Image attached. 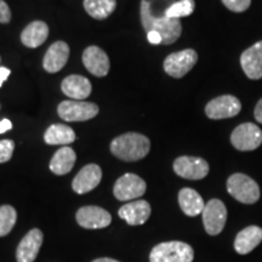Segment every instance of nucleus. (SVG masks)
Returning a JSON list of instances; mask_svg holds the SVG:
<instances>
[{"label":"nucleus","mask_w":262,"mask_h":262,"mask_svg":"<svg viewBox=\"0 0 262 262\" xmlns=\"http://www.w3.org/2000/svg\"><path fill=\"white\" fill-rule=\"evenodd\" d=\"M42 241H44V235L40 229H31L19 242L17 250H16L17 262H34L41 248Z\"/></svg>","instance_id":"nucleus-13"},{"label":"nucleus","mask_w":262,"mask_h":262,"mask_svg":"<svg viewBox=\"0 0 262 262\" xmlns=\"http://www.w3.org/2000/svg\"><path fill=\"white\" fill-rule=\"evenodd\" d=\"M196 61H198V54L193 49L173 52L164 61V71L170 77L180 79L194 67Z\"/></svg>","instance_id":"nucleus-6"},{"label":"nucleus","mask_w":262,"mask_h":262,"mask_svg":"<svg viewBox=\"0 0 262 262\" xmlns=\"http://www.w3.org/2000/svg\"><path fill=\"white\" fill-rule=\"evenodd\" d=\"M49 27L45 22L34 21L24 29L21 34L22 44L27 48H38L48 39Z\"/></svg>","instance_id":"nucleus-22"},{"label":"nucleus","mask_w":262,"mask_h":262,"mask_svg":"<svg viewBox=\"0 0 262 262\" xmlns=\"http://www.w3.org/2000/svg\"><path fill=\"white\" fill-rule=\"evenodd\" d=\"M203 224L205 231L210 235H217L225 228L227 221V209L220 199H211L203 210Z\"/></svg>","instance_id":"nucleus-7"},{"label":"nucleus","mask_w":262,"mask_h":262,"mask_svg":"<svg viewBox=\"0 0 262 262\" xmlns=\"http://www.w3.org/2000/svg\"><path fill=\"white\" fill-rule=\"evenodd\" d=\"M17 220V212L11 205L0 206V237L8 235Z\"/></svg>","instance_id":"nucleus-27"},{"label":"nucleus","mask_w":262,"mask_h":262,"mask_svg":"<svg viewBox=\"0 0 262 262\" xmlns=\"http://www.w3.org/2000/svg\"><path fill=\"white\" fill-rule=\"evenodd\" d=\"M12 127V123L9 119H3L0 122V134H4Z\"/></svg>","instance_id":"nucleus-34"},{"label":"nucleus","mask_w":262,"mask_h":262,"mask_svg":"<svg viewBox=\"0 0 262 262\" xmlns=\"http://www.w3.org/2000/svg\"><path fill=\"white\" fill-rule=\"evenodd\" d=\"M150 31H156L159 33L160 37L163 39V45H170L181 37L182 25L179 18L165 17L159 19V21L155 22V24L150 26L148 32Z\"/></svg>","instance_id":"nucleus-21"},{"label":"nucleus","mask_w":262,"mask_h":262,"mask_svg":"<svg viewBox=\"0 0 262 262\" xmlns=\"http://www.w3.org/2000/svg\"><path fill=\"white\" fill-rule=\"evenodd\" d=\"M146 182L135 173H125L117 180L113 193L118 201L126 202L140 198L146 193Z\"/></svg>","instance_id":"nucleus-8"},{"label":"nucleus","mask_w":262,"mask_h":262,"mask_svg":"<svg viewBox=\"0 0 262 262\" xmlns=\"http://www.w3.org/2000/svg\"><path fill=\"white\" fill-rule=\"evenodd\" d=\"M242 111V103L235 96L224 95L211 100L206 104L205 114L210 119H227L238 116Z\"/></svg>","instance_id":"nucleus-9"},{"label":"nucleus","mask_w":262,"mask_h":262,"mask_svg":"<svg viewBox=\"0 0 262 262\" xmlns=\"http://www.w3.org/2000/svg\"><path fill=\"white\" fill-rule=\"evenodd\" d=\"M152 209L148 202L146 201H135L127 203L119 209V217L123 219L127 225L139 226L143 225L148 220Z\"/></svg>","instance_id":"nucleus-18"},{"label":"nucleus","mask_w":262,"mask_h":262,"mask_svg":"<svg viewBox=\"0 0 262 262\" xmlns=\"http://www.w3.org/2000/svg\"><path fill=\"white\" fill-rule=\"evenodd\" d=\"M173 171L180 178L187 180H202L209 173V164L198 157L183 156L173 162Z\"/></svg>","instance_id":"nucleus-10"},{"label":"nucleus","mask_w":262,"mask_h":262,"mask_svg":"<svg viewBox=\"0 0 262 262\" xmlns=\"http://www.w3.org/2000/svg\"><path fill=\"white\" fill-rule=\"evenodd\" d=\"M254 116L255 119H256L258 123L262 124V98L258 100V102L256 103V107H255L254 110Z\"/></svg>","instance_id":"nucleus-33"},{"label":"nucleus","mask_w":262,"mask_h":262,"mask_svg":"<svg viewBox=\"0 0 262 262\" xmlns=\"http://www.w3.org/2000/svg\"><path fill=\"white\" fill-rule=\"evenodd\" d=\"M57 113L64 122H85L97 116L98 106L85 101H63L58 104Z\"/></svg>","instance_id":"nucleus-4"},{"label":"nucleus","mask_w":262,"mask_h":262,"mask_svg":"<svg viewBox=\"0 0 262 262\" xmlns=\"http://www.w3.org/2000/svg\"><path fill=\"white\" fill-rule=\"evenodd\" d=\"M61 89L68 97L73 98L75 101H83L90 96L93 88H91V83L88 78L83 75L73 74L64 78L61 84Z\"/></svg>","instance_id":"nucleus-19"},{"label":"nucleus","mask_w":262,"mask_h":262,"mask_svg":"<svg viewBox=\"0 0 262 262\" xmlns=\"http://www.w3.org/2000/svg\"><path fill=\"white\" fill-rule=\"evenodd\" d=\"M84 9L95 19H106L116 10V0H84Z\"/></svg>","instance_id":"nucleus-26"},{"label":"nucleus","mask_w":262,"mask_h":262,"mask_svg":"<svg viewBox=\"0 0 262 262\" xmlns=\"http://www.w3.org/2000/svg\"><path fill=\"white\" fill-rule=\"evenodd\" d=\"M15 149V143L11 140L0 141V163H6L11 159Z\"/></svg>","instance_id":"nucleus-29"},{"label":"nucleus","mask_w":262,"mask_h":262,"mask_svg":"<svg viewBox=\"0 0 262 262\" xmlns=\"http://www.w3.org/2000/svg\"><path fill=\"white\" fill-rule=\"evenodd\" d=\"M194 9V0H180V2H175L170 6L168 11H166V17L179 19L181 17H187V16L193 14Z\"/></svg>","instance_id":"nucleus-28"},{"label":"nucleus","mask_w":262,"mask_h":262,"mask_svg":"<svg viewBox=\"0 0 262 262\" xmlns=\"http://www.w3.org/2000/svg\"><path fill=\"white\" fill-rule=\"evenodd\" d=\"M179 204L182 211L192 217L202 214L205 208V203L201 194L192 188H182L179 192Z\"/></svg>","instance_id":"nucleus-23"},{"label":"nucleus","mask_w":262,"mask_h":262,"mask_svg":"<svg viewBox=\"0 0 262 262\" xmlns=\"http://www.w3.org/2000/svg\"><path fill=\"white\" fill-rule=\"evenodd\" d=\"M83 63L91 74L96 77H106L110 72V58L102 49L91 45L83 52Z\"/></svg>","instance_id":"nucleus-14"},{"label":"nucleus","mask_w":262,"mask_h":262,"mask_svg":"<svg viewBox=\"0 0 262 262\" xmlns=\"http://www.w3.org/2000/svg\"><path fill=\"white\" fill-rule=\"evenodd\" d=\"M77 222L88 229L104 228L111 225L112 216L100 206H83L77 211Z\"/></svg>","instance_id":"nucleus-11"},{"label":"nucleus","mask_w":262,"mask_h":262,"mask_svg":"<svg viewBox=\"0 0 262 262\" xmlns=\"http://www.w3.org/2000/svg\"><path fill=\"white\" fill-rule=\"evenodd\" d=\"M241 64L249 79H262V40L251 45L242 54Z\"/></svg>","instance_id":"nucleus-16"},{"label":"nucleus","mask_w":262,"mask_h":262,"mask_svg":"<svg viewBox=\"0 0 262 262\" xmlns=\"http://www.w3.org/2000/svg\"><path fill=\"white\" fill-rule=\"evenodd\" d=\"M11 72H10L9 68H5V67H0V86H2L3 83L8 79L9 75Z\"/></svg>","instance_id":"nucleus-35"},{"label":"nucleus","mask_w":262,"mask_h":262,"mask_svg":"<svg viewBox=\"0 0 262 262\" xmlns=\"http://www.w3.org/2000/svg\"><path fill=\"white\" fill-rule=\"evenodd\" d=\"M0 61H2V58H0Z\"/></svg>","instance_id":"nucleus-37"},{"label":"nucleus","mask_w":262,"mask_h":262,"mask_svg":"<svg viewBox=\"0 0 262 262\" xmlns=\"http://www.w3.org/2000/svg\"><path fill=\"white\" fill-rule=\"evenodd\" d=\"M11 19V10L4 0H0V24H9Z\"/></svg>","instance_id":"nucleus-31"},{"label":"nucleus","mask_w":262,"mask_h":262,"mask_svg":"<svg viewBox=\"0 0 262 262\" xmlns=\"http://www.w3.org/2000/svg\"><path fill=\"white\" fill-rule=\"evenodd\" d=\"M93 262H120V261H117L114 260V258H110V257H102V258H96V260H94Z\"/></svg>","instance_id":"nucleus-36"},{"label":"nucleus","mask_w":262,"mask_h":262,"mask_svg":"<svg viewBox=\"0 0 262 262\" xmlns=\"http://www.w3.org/2000/svg\"><path fill=\"white\" fill-rule=\"evenodd\" d=\"M193 248L183 242H165L156 245L149 254L150 262H192Z\"/></svg>","instance_id":"nucleus-2"},{"label":"nucleus","mask_w":262,"mask_h":262,"mask_svg":"<svg viewBox=\"0 0 262 262\" xmlns=\"http://www.w3.org/2000/svg\"><path fill=\"white\" fill-rule=\"evenodd\" d=\"M77 156L71 147L63 146L55 153L50 162V170L55 175H66L73 169Z\"/></svg>","instance_id":"nucleus-24"},{"label":"nucleus","mask_w":262,"mask_h":262,"mask_svg":"<svg viewBox=\"0 0 262 262\" xmlns=\"http://www.w3.org/2000/svg\"><path fill=\"white\" fill-rule=\"evenodd\" d=\"M227 191L235 201L243 204H254L260 199V187L245 173H233L227 180Z\"/></svg>","instance_id":"nucleus-3"},{"label":"nucleus","mask_w":262,"mask_h":262,"mask_svg":"<svg viewBox=\"0 0 262 262\" xmlns=\"http://www.w3.org/2000/svg\"><path fill=\"white\" fill-rule=\"evenodd\" d=\"M70 57V47L64 41H56L48 49L45 54L42 66L49 73H57L67 63Z\"/></svg>","instance_id":"nucleus-17"},{"label":"nucleus","mask_w":262,"mask_h":262,"mask_svg":"<svg viewBox=\"0 0 262 262\" xmlns=\"http://www.w3.org/2000/svg\"><path fill=\"white\" fill-rule=\"evenodd\" d=\"M148 137L137 133H126L111 142V152L124 162H137L149 153Z\"/></svg>","instance_id":"nucleus-1"},{"label":"nucleus","mask_w":262,"mask_h":262,"mask_svg":"<svg viewBox=\"0 0 262 262\" xmlns=\"http://www.w3.org/2000/svg\"><path fill=\"white\" fill-rule=\"evenodd\" d=\"M231 142L235 149L242 152L254 150L261 146L262 131L254 123L241 124L232 133Z\"/></svg>","instance_id":"nucleus-5"},{"label":"nucleus","mask_w":262,"mask_h":262,"mask_svg":"<svg viewBox=\"0 0 262 262\" xmlns=\"http://www.w3.org/2000/svg\"><path fill=\"white\" fill-rule=\"evenodd\" d=\"M262 242V228L258 226H249L242 229L234 239V249L238 254L245 255L253 251Z\"/></svg>","instance_id":"nucleus-20"},{"label":"nucleus","mask_w":262,"mask_h":262,"mask_svg":"<svg viewBox=\"0 0 262 262\" xmlns=\"http://www.w3.org/2000/svg\"><path fill=\"white\" fill-rule=\"evenodd\" d=\"M175 0H141V21L146 32L155 22L166 17V11Z\"/></svg>","instance_id":"nucleus-12"},{"label":"nucleus","mask_w":262,"mask_h":262,"mask_svg":"<svg viewBox=\"0 0 262 262\" xmlns=\"http://www.w3.org/2000/svg\"><path fill=\"white\" fill-rule=\"evenodd\" d=\"M44 140L48 145H70L74 142L75 134L72 127L64 124H54L45 131Z\"/></svg>","instance_id":"nucleus-25"},{"label":"nucleus","mask_w":262,"mask_h":262,"mask_svg":"<svg viewBox=\"0 0 262 262\" xmlns=\"http://www.w3.org/2000/svg\"><path fill=\"white\" fill-rule=\"evenodd\" d=\"M101 179H102V170L100 166L96 164H89L77 173L72 182V188L78 194H84L96 188L101 182Z\"/></svg>","instance_id":"nucleus-15"},{"label":"nucleus","mask_w":262,"mask_h":262,"mask_svg":"<svg viewBox=\"0 0 262 262\" xmlns=\"http://www.w3.org/2000/svg\"><path fill=\"white\" fill-rule=\"evenodd\" d=\"M147 39H148V41L153 45L163 44L162 37H160L159 33L156 32V31H150V32L147 33Z\"/></svg>","instance_id":"nucleus-32"},{"label":"nucleus","mask_w":262,"mask_h":262,"mask_svg":"<svg viewBox=\"0 0 262 262\" xmlns=\"http://www.w3.org/2000/svg\"><path fill=\"white\" fill-rule=\"evenodd\" d=\"M228 10L233 12H244L251 5V0H221Z\"/></svg>","instance_id":"nucleus-30"}]
</instances>
